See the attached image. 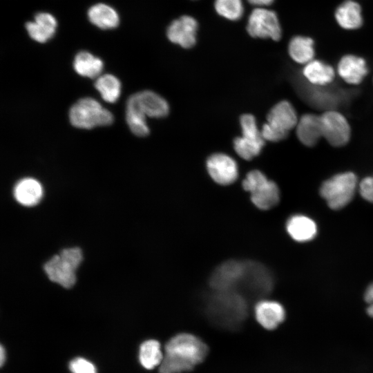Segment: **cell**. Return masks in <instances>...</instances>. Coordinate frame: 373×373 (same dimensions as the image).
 I'll return each instance as SVG.
<instances>
[{"label":"cell","mask_w":373,"mask_h":373,"mask_svg":"<svg viewBox=\"0 0 373 373\" xmlns=\"http://www.w3.org/2000/svg\"><path fill=\"white\" fill-rule=\"evenodd\" d=\"M208 351L207 345L199 337L190 333H179L166 342L159 373L192 371L204 361Z\"/></svg>","instance_id":"cell-1"},{"label":"cell","mask_w":373,"mask_h":373,"mask_svg":"<svg viewBox=\"0 0 373 373\" xmlns=\"http://www.w3.org/2000/svg\"><path fill=\"white\" fill-rule=\"evenodd\" d=\"M249 300L235 291H213L204 300L205 314L216 326L236 330L248 315Z\"/></svg>","instance_id":"cell-2"},{"label":"cell","mask_w":373,"mask_h":373,"mask_svg":"<svg viewBox=\"0 0 373 373\" xmlns=\"http://www.w3.org/2000/svg\"><path fill=\"white\" fill-rule=\"evenodd\" d=\"M273 287V276L265 265L254 261L245 260L243 274L235 291L249 301L267 296Z\"/></svg>","instance_id":"cell-3"},{"label":"cell","mask_w":373,"mask_h":373,"mask_svg":"<svg viewBox=\"0 0 373 373\" xmlns=\"http://www.w3.org/2000/svg\"><path fill=\"white\" fill-rule=\"evenodd\" d=\"M357 186V177L354 173L342 172L325 180L320 187V194L330 209L339 210L353 199Z\"/></svg>","instance_id":"cell-4"},{"label":"cell","mask_w":373,"mask_h":373,"mask_svg":"<svg viewBox=\"0 0 373 373\" xmlns=\"http://www.w3.org/2000/svg\"><path fill=\"white\" fill-rule=\"evenodd\" d=\"M82 261V252L79 248H68L53 256L45 263L44 268L50 280L70 288L75 283V271Z\"/></svg>","instance_id":"cell-5"},{"label":"cell","mask_w":373,"mask_h":373,"mask_svg":"<svg viewBox=\"0 0 373 373\" xmlns=\"http://www.w3.org/2000/svg\"><path fill=\"white\" fill-rule=\"evenodd\" d=\"M69 119L74 126L86 129L108 126L113 122L112 113L90 97L81 99L72 106Z\"/></svg>","instance_id":"cell-6"},{"label":"cell","mask_w":373,"mask_h":373,"mask_svg":"<svg viewBox=\"0 0 373 373\" xmlns=\"http://www.w3.org/2000/svg\"><path fill=\"white\" fill-rule=\"evenodd\" d=\"M243 189L250 192L253 204L261 210L275 207L280 200V191L277 184L267 179L260 171L249 172L242 182Z\"/></svg>","instance_id":"cell-7"},{"label":"cell","mask_w":373,"mask_h":373,"mask_svg":"<svg viewBox=\"0 0 373 373\" xmlns=\"http://www.w3.org/2000/svg\"><path fill=\"white\" fill-rule=\"evenodd\" d=\"M320 118L323 138L336 147L347 144L351 136V128L342 113L336 110L325 111Z\"/></svg>","instance_id":"cell-8"},{"label":"cell","mask_w":373,"mask_h":373,"mask_svg":"<svg viewBox=\"0 0 373 373\" xmlns=\"http://www.w3.org/2000/svg\"><path fill=\"white\" fill-rule=\"evenodd\" d=\"M253 37L271 39L278 41L281 37V28L276 14L264 8H256L250 14L247 26Z\"/></svg>","instance_id":"cell-9"},{"label":"cell","mask_w":373,"mask_h":373,"mask_svg":"<svg viewBox=\"0 0 373 373\" xmlns=\"http://www.w3.org/2000/svg\"><path fill=\"white\" fill-rule=\"evenodd\" d=\"M245 268V260H230L217 267L209 285L213 291H236Z\"/></svg>","instance_id":"cell-10"},{"label":"cell","mask_w":373,"mask_h":373,"mask_svg":"<svg viewBox=\"0 0 373 373\" xmlns=\"http://www.w3.org/2000/svg\"><path fill=\"white\" fill-rule=\"evenodd\" d=\"M207 171L211 178L218 184L228 185L238 178V166L230 156L223 153H215L207 160Z\"/></svg>","instance_id":"cell-11"},{"label":"cell","mask_w":373,"mask_h":373,"mask_svg":"<svg viewBox=\"0 0 373 373\" xmlns=\"http://www.w3.org/2000/svg\"><path fill=\"white\" fill-rule=\"evenodd\" d=\"M198 22L192 17L184 15L173 21L167 28L168 39L184 48L193 46L196 42Z\"/></svg>","instance_id":"cell-12"},{"label":"cell","mask_w":373,"mask_h":373,"mask_svg":"<svg viewBox=\"0 0 373 373\" xmlns=\"http://www.w3.org/2000/svg\"><path fill=\"white\" fill-rule=\"evenodd\" d=\"M146 116L154 118L166 117L169 112L167 102L160 95L150 90L132 95L128 99Z\"/></svg>","instance_id":"cell-13"},{"label":"cell","mask_w":373,"mask_h":373,"mask_svg":"<svg viewBox=\"0 0 373 373\" xmlns=\"http://www.w3.org/2000/svg\"><path fill=\"white\" fill-rule=\"evenodd\" d=\"M267 124L277 131L288 135L289 132L295 128L298 118L292 104L283 100L274 105L267 114Z\"/></svg>","instance_id":"cell-14"},{"label":"cell","mask_w":373,"mask_h":373,"mask_svg":"<svg viewBox=\"0 0 373 373\" xmlns=\"http://www.w3.org/2000/svg\"><path fill=\"white\" fill-rule=\"evenodd\" d=\"M254 312L258 323L268 330L276 329L285 318L283 305L274 300H259L255 306Z\"/></svg>","instance_id":"cell-15"},{"label":"cell","mask_w":373,"mask_h":373,"mask_svg":"<svg viewBox=\"0 0 373 373\" xmlns=\"http://www.w3.org/2000/svg\"><path fill=\"white\" fill-rule=\"evenodd\" d=\"M367 72L365 59L356 55H345L338 64V75L345 82L350 84H360Z\"/></svg>","instance_id":"cell-16"},{"label":"cell","mask_w":373,"mask_h":373,"mask_svg":"<svg viewBox=\"0 0 373 373\" xmlns=\"http://www.w3.org/2000/svg\"><path fill=\"white\" fill-rule=\"evenodd\" d=\"M296 128L298 139L305 146H314L323 137L320 115L304 114L298 119Z\"/></svg>","instance_id":"cell-17"},{"label":"cell","mask_w":373,"mask_h":373,"mask_svg":"<svg viewBox=\"0 0 373 373\" xmlns=\"http://www.w3.org/2000/svg\"><path fill=\"white\" fill-rule=\"evenodd\" d=\"M286 229L289 236L298 242L310 241L317 233L316 222L309 217L302 214L291 216L287 221Z\"/></svg>","instance_id":"cell-18"},{"label":"cell","mask_w":373,"mask_h":373,"mask_svg":"<svg viewBox=\"0 0 373 373\" xmlns=\"http://www.w3.org/2000/svg\"><path fill=\"white\" fill-rule=\"evenodd\" d=\"M30 37L37 42L44 43L55 34L57 28L55 18L48 12H39L32 21L26 25Z\"/></svg>","instance_id":"cell-19"},{"label":"cell","mask_w":373,"mask_h":373,"mask_svg":"<svg viewBox=\"0 0 373 373\" xmlns=\"http://www.w3.org/2000/svg\"><path fill=\"white\" fill-rule=\"evenodd\" d=\"M43 189L35 179L26 178L19 181L14 188L16 200L24 206H34L41 199Z\"/></svg>","instance_id":"cell-20"},{"label":"cell","mask_w":373,"mask_h":373,"mask_svg":"<svg viewBox=\"0 0 373 373\" xmlns=\"http://www.w3.org/2000/svg\"><path fill=\"white\" fill-rule=\"evenodd\" d=\"M303 74L309 83L316 86H327L335 76L333 68L319 60H312L306 64Z\"/></svg>","instance_id":"cell-21"},{"label":"cell","mask_w":373,"mask_h":373,"mask_svg":"<svg viewBox=\"0 0 373 373\" xmlns=\"http://www.w3.org/2000/svg\"><path fill=\"white\" fill-rule=\"evenodd\" d=\"M335 17L338 23L347 30L358 28L363 23L361 6L352 0L342 3L336 10Z\"/></svg>","instance_id":"cell-22"},{"label":"cell","mask_w":373,"mask_h":373,"mask_svg":"<svg viewBox=\"0 0 373 373\" xmlns=\"http://www.w3.org/2000/svg\"><path fill=\"white\" fill-rule=\"evenodd\" d=\"M164 358L160 343L155 339L143 341L138 350V361L141 366L151 370L159 367Z\"/></svg>","instance_id":"cell-23"},{"label":"cell","mask_w":373,"mask_h":373,"mask_svg":"<svg viewBox=\"0 0 373 373\" xmlns=\"http://www.w3.org/2000/svg\"><path fill=\"white\" fill-rule=\"evenodd\" d=\"M88 16L93 24L104 30L114 28L119 22L116 10L104 3H97L90 7Z\"/></svg>","instance_id":"cell-24"},{"label":"cell","mask_w":373,"mask_h":373,"mask_svg":"<svg viewBox=\"0 0 373 373\" xmlns=\"http://www.w3.org/2000/svg\"><path fill=\"white\" fill-rule=\"evenodd\" d=\"M73 66L80 75L90 78L98 77L103 69L102 61L86 51L79 52L75 57Z\"/></svg>","instance_id":"cell-25"},{"label":"cell","mask_w":373,"mask_h":373,"mask_svg":"<svg viewBox=\"0 0 373 373\" xmlns=\"http://www.w3.org/2000/svg\"><path fill=\"white\" fill-rule=\"evenodd\" d=\"M288 50L294 61L298 64H306L314 57V41L309 37L296 36L290 41Z\"/></svg>","instance_id":"cell-26"},{"label":"cell","mask_w":373,"mask_h":373,"mask_svg":"<svg viewBox=\"0 0 373 373\" xmlns=\"http://www.w3.org/2000/svg\"><path fill=\"white\" fill-rule=\"evenodd\" d=\"M95 86L100 93L102 98L110 103L117 100L121 93V83L115 76L106 74L99 76Z\"/></svg>","instance_id":"cell-27"},{"label":"cell","mask_w":373,"mask_h":373,"mask_svg":"<svg viewBox=\"0 0 373 373\" xmlns=\"http://www.w3.org/2000/svg\"><path fill=\"white\" fill-rule=\"evenodd\" d=\"M309 93L307 98L314 106L325 109V111L334 110L340 102V97L333 90L321 88L322 86H316Z\"/></svg>","instance_id":"cell-28"},{"label":"cell","mask_w":373,"mask_h":373,"mask_svg":"<svg viewBox=\"0 0 373 373\" xmlns=\"http://www.w3.org/2000/svg\"><path fill=\"white\" fill-rule=\"evenodd\" d=\"M126 122L133 134L139 137L149 135V128L146 121V115L133 104L127 101Z\"/></svg>","instance_id":"cell-29"},{"label":"cell","mask_w":373,"mask_h":373,"mask_svg":"<svg viewBox=\"0 0 373 373\" xmlns=\"http://www.w3.org/2000/svg\"><path fill=\"white\" fill-rule=\"evenodd\" d=\"M214 7L219 15L231 21L240 19L244 12L242 0H216Z\"/></svg>","instance_id":"cell-30"},{"label":"cell","mask_w":373,"mask_h":373,"mask_svg":"<svg viewBox=\"0 0 373 373\" xmlns=\"http://www.w3.org/2000/svg\"><path fill=\"white\" fill-rule=\"evenodd\" d=\"M264 145L263 143L250 140L242 136L236 137L233 140L236 152L246 160H250L259 155Z\"/></svg>","instance_id":"cell-31"},{"label":"cell","mask_w":373,"mask_h":373,"mask_svg":"<svg viewBox=\"0 0 373 373\" xmlns=\"http://www.w3.org/2000/svg\"><path fill=\"white\" fill-rule=\"evenodd\" d=\"M242 137L258 142L265 143L261 131L257 127L255 117L251 114H244L240 119Z\"/></svg>","instance_id":"cell-32"},{"label":"cell","mask_w":373,"mask_h":373,"mask_svg":"<svg viewBox=\"0 0 373 373\" xmlns=\"http://www.w3.org/2000/svg\"><path fill=\"white\" fill-rule=\"evenodd\" d=\"M70 373H97L96 365L89 359L83 356H76L68 363Z\"/></svg>","instance_id":"cell-33"},{"label":"cell","mask_w":373,"mask_h":373,"mask_svg":"<svg viewBox=\"0 0 373 373\" xmlns=\"http://www.w3.org/2000/svg\"><path fill=\"white\" fill-rule=\"evenodd\" d=\"M358 188L362 198L373 203V175L364 178L360 182Z\"/></svg>","instance_id":"cell-34"},{"label":"cell","mask_w":373,"mask_h":373,"mask_svg":"<svg viewBox=\"0 0 373 373\" xmlns=\"http://www.w3.org/2000/svg\"><path fill=\"white\" fill-rule=\"evenodd\" d=\"M261 134L265 140L278 142L285 139L287 136L277 131L271 127L267 123L263 124Z\"/></svg>","instance_id":"cell-35"},{"label":"cell","mask_w":373,"mask_h":373,"mask_svg":"<svg viewBox=\"0 0 373 373\" xmlns=\"http://www.w3.org/2000/svg\"><path fill=\"white\" fill-rule=\"evenodd\" d=\"M364 298L367 304V313L370 317L373 318V283L366 289Z\"/></svg>","instance_id":"cell-36"},{"label":"cell","mask_w":373,"mask_h":373,"mask_svg":"<svg viewBox=\"0 0 373 373\" xmlns=\"http://www.w3.org/2000/svg\"><path fill=\"white\" fill-rule=\"evenodd\" d=\"M247 1L251 5L258 6V8L270 5L274 1V0H247Z\"/></svg>","instance_id":"cell-37"},{"label":"cell","mask_w":373,"mask_h":373,"mask_svg":"<svg viewBox=\"0 0 373 373\" xmlns=\"http://www.w3.org/2000/svg\"><path fill=\"white\" fill-rule=\"evenodd\" d=\"M6 351L5 347L1 345L0 347V364L1 365H3L6 361Z\"/></svg>","instance_id":"cell-38"}]
</instances>
